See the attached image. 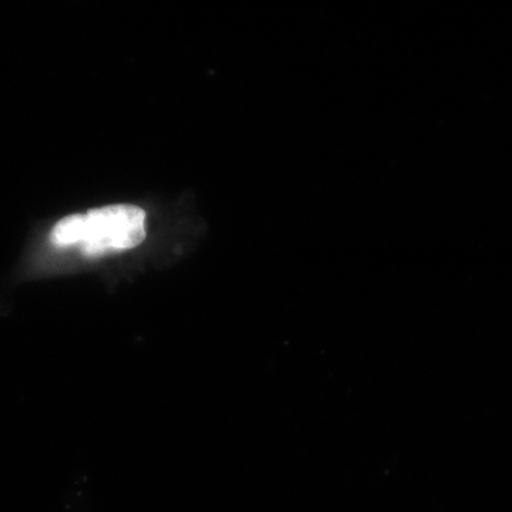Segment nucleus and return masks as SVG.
<instances>
[{
  "instance_id": "obj_1",
  "label": "nucleus",
  "mask_w": 512,
  "mask_h": 512,
  "mask_svg": "<svg viewBox=\"0 0 512 512\" xmlns=\"http://www.w3.org/2000/svg\"><path fill=\"white\" fill-rule=\"evenodd\" d=\"M146 238V212L136 205H110L84 215V254L136 248Z\"/></svg>"
},
{
  "instance_id": "obj_2",
  "label": "nucleus",
  "mask_w": 512,
  "mask_h": 512,
  "mask_svg": "<svg viewBox=\"0 0 512 512\" xmlns=\"http://www.w3.org/2000/svg\"><path fill=\"white\" fill-rule=\"evenodd\" d=\"M83 234L84 215L73 214L64 218L53 228L50 239L57 247H74V245L82 244Z\"/></svg>"
}]
</instances>
